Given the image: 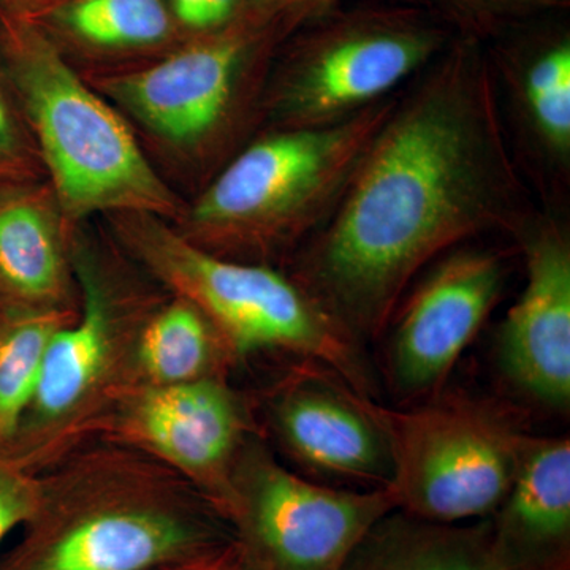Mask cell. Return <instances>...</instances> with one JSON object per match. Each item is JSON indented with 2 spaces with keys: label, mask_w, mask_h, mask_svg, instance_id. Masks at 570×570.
<instances>
[{
  "label": "cell",
  "mask_w": 570,
  "mask_h": 570,
  "mask_svg": "<svg viewBox=\"0 0 570 570\" xmlns=\"http://www.w3.org/2000/svg\"><path fill=\"white\" fill-rule=\"evenodd\" d=\"M535 208L487 45L455 36L396 94L335 213L287 275L365 346L387 333L426 266L487 236L513 242Z\"/></svg>",
  "instance_id": "6da1fadb"
},
{
  "label": "cell",
  "mask_w": 570,
  "mask_h": 570,
  "mask_svg": "<svg viewBox=\"0 0 570 570\" xmlns=\"http://www.w3.org/2000/svg\"><path fill=\"white\" fill-rule=\"evenodd\" d=\"M36 474V509L0 570H168L234 542L193 482L118 439L80 442Z\"/></svg>",
  "instance_id": "7a4b0ae2"
},
{
  "label": "cell",
  "mask_w": 570,
  "mask_h": 570,
  "mask_svg": "<svg viewBox=\"0 0 570 570\" xmlns=\"http://www.w3.org/2000/svg\"><path fill=\"white\" fill-rule=\"evenodd\" d=\"M396 94L336 126L258 134L197 198L184 236L230 261H291L335 213Z\"/></svg>",
  "instance_id": "3957f363"
},
{
  "label": "cell",
  "mask_w": 570,
  "mask_h": 570,
  "mask_svg": "<svg viewBox=\"0 0 570 570\" xmlns=\"http://www.w3.org/2000/svg\"><path fill=\"white\" fill-rule=\"evenodd\" d=\"M116 230L146 272L209 318L235 362L295 356L373 397L376 381L362 344L287 273L208 253L149 214H121Z\"/></svg>",
  "instance_id": "277c9868"
},
{
  "label": "cell",
  "mask_w": 570,
  "mask_h": 570,
  "mask_svg": "<svg viewBox=\"0 0 570 570\" xmlns=\"http://www.w3.org/2000/svg\"><path fill=\"white\" fill-rule=\"evenodd\" d=\"M455 33L426 7L363 3L322 11L294 32L266 82L268 129H324L395 96Z\"/></svg>",
  "instance_id": "5b68a950"
},
{
  "label": "cell",
  "mask_w": 570,
  "mask_h": 570,
  "mask_svg": "<svg viewBox=\"0 0 570 570\" xmlns=\"http://www.w3.org/2000/svg\"><path fill=\"white\" fill-rule=\"evenodd\" d=\"M367 407L387 439L395 510L434 523L493 515L531 444L501 404L466 393L409 409L370 397Z\"/></svg>",
  "instance_id": "8992f818"
},
{
  "label": "cell",
  "mask_w": 570,
  "mask_h": 570,
  "mask_svg": "<svg viewBox=\"0 0 570 570\" xmlns=\"http://www.w3.org/2000/svg\"><path fill=\"white\" fill-rule=\"evenodd\" d=\"M17 75L56 194L71 219L99 212L156 217L176 212L174 194L127 124L55 48L40 40L29 43Z\"/></svg>",
  "instance_id": "52a82bcc"
},
{
  "label": "cell",
  "mask_w": 570,
  "mask_h": 570,
  "mask_svg": "<svg viewBox=\"0 0 570 570\" xmlns=\"http://www.w3.org/2000/svg\"><path fill=\"white\" fill-rule=\"evenodd\" d=\"M393 510L385 489H335L302 478L255 433L236 456L219 513L254 570H343Z\"/></svg>",
  "instance_id": "ba28073f"
},
{
  "label": "cell",
  "mask_w": 570,
  "mask_h": 570,
  "mask_svg": "<svg viewBox=\"0 0 570 570\" xmlns=\"http://www.w3.org/2000/svg\"><path fill=\"white\" fill-rule=\"evenodd\" d=\"M81 307L52 335L41 363L31 406L10 441L0 449L28 471L41 468L80 442L137 387L135 346L146 316L126 318L110 287L92 264L75 262Z\"/></svg>",
  "instance_id": "9c48e42d"
},
{
  "label": "cell",
  "mask_w": 570,
  "mask_h": 570,
  "mask_svg": "<svg viewBox=\"0 0 570 570\" xmlns=\"http://www.w3.org/2000/svg\"><path fill=\"white\" fill-rule=\"evenodd\" d=\"M475 242L426 266L396 306L387 332L390 382L397 396L436 392L501 302L512 249Z\"/></svg>",
  "instance_id": "30bf717a"
},
{
  "label": "cell",
  "mask_w": 570,
  "mask_h": 570,
  "mask_svg": "<svg viewBox=\"0 0 570 570\" xmlns=\"http://www.w3.org/2000/svg\"><path fill=\"white\" fill-rule=\"evenodd\" d=\"M510 149L540 208L570 205V29L540 18L487 45Z\"/></svg>",
  "instance_id": "8fae6325"
},
{
  "label": "cell",
  "mask_w": 570,
  "mask_h": 570,
  "mask_svg": "<svg viewBox=\"0 0 570 570\" xmlns=\"http://www.w3.org/2000/svg\"><path fill=\"white\" fill-rule=\"evenodd\" d=\"M255 433L262 430L247 397L227 377H208L130 389L96 436L118 439L168 464L219 512L236 456Z\"/></svg>",
  "instance_id": "7c38bea8"
},
{
  "label": "cell",
  "mask_w": 570,
  "mask_h": 570,
  "mask_svg": "<svg viewBox=\"0 0 570 570\" xmlns=\"http://www.w3.org/2000/svg\"><path fill=\"white\" fill-rule=\"evenodd\" d=\"M527 284L497 337L502 374L546 406L570 403V225L568 213L538 208L513 238Z\"/></svg>",
  "instance_id": "4fadbf2b"
},
{
  "label": "cell",
  "mask_w": 570,
  "mask_h": 570,
  "mask_svg": "<svg viewBox=\"0 0 570 570\" xmlns=\"http://www.w3.org/2000/svg\"><path fill=\"white\" fill-rule=\"evenodd\" d=\"M314 363L295 366L266 390L262 423L287 455L317 474L385 489L392 475L387 439L343 379ZM373 400V397H371Z\"/></svg>",
  "instance_id": "5bb4252c"
},
{
  "label": "cell",
  "mask_w": 570,
  "mask_h": 570,
  "mask_svg": "<svg viewBox=\"0 0 570 570\" xmlns=\"http://www.w3.org/2000/svg\"><path fill=\"white\" fill-rule=\"evenodd\" d=\"M490 521L501 570H569L570 441L532 438Z\"/></svg>",
  "instance_id": "9a60e30c"
},
{
  "label": "cell",
  "mask_w": 570,
  "mask_h": 570,
  "mask_svg": "<svg viewBox=\"0 0 570 570\" xmlns=\"http://www.w3.org/2000/svg\"><path fill=\"white\" fill-rule=\"evenodd\" d=\"M70 265L47 209L29 195L0 198V309L77 311Z\"/></svg>",
  "instance_id": "2e32d148"
},
{
  "label": "cell",
  "mask_w": 570,
  "mask_h": 570,
  "mask_svg": "<svg viewBox=\"0 0 570 570\" xmlns=\"http://www.w3.org/2000/svg\"><path fill=\"white\" fill-rule=\"evenodd\" d=\"M343 570H501L490 521L434 523L393 510L356 546Z\"/></svg>",
  "instance_id": "e0dca14e"
},
{
  "label": "cell",
  "mask_w": 570,
  "mask_h": 570,
  "mask_svg": "<svg viewBox=\"0 0 570 570\" xmlns=\"http://www.w3.org/2000/svg\"><path fill=\"white\" fill-rule=\"evenodd\" d=\"M234 354L193 303L175 296L142 322L135 346L138 385H176L227 377Z\"/></svg>",
  "instance_id": "ac0fdd59"
},
{
  "label": "cell",
  "mask_w": 570,
  "mask_h": 570,
  "mask_svg": "<svg viewBox=\"0 0 570 570\" xmlns=\"http://www.w3.org/2000/svg\"><path fill=\"white\" fill-rule=\"evenodd\" d=\"M77 313L0 309V449L31 406L48 343Z\"/></svg>",
  "instance_id": "d6986e66"
},
{
  "label": "cell",
  "mask_w": 570,
  "mask_h": 570,
  "mask_svg": "<svg viewBox=\"0 0 570 570\" xmlns=\"http://www.w3.org/2000/svg\"><path fill=\"white\" fill-rule=\"evenodd\" d=\"M67 21L82 39L102 47L156 43L170 29L163 0H78Z\"/></svg>",
  "instance_id": "ffe728a7"
},
{
  "label": "cell",
  "mask_w": 570,
  "mask_h": 570,
  "mask_svg": "<svg viewBox=\"0 0 570 570\" xmlns=\"http://www.w3.org/2000/svg\"><path fill=\"white\" fill-rule=\"evenodd\" d=\"M455 36L489 45L513 29L568 11L570 0H422Z\"/></svg>",
  "instance_id": "44dd1931"
},
{
  "label": "cell",
  "mask_w": 570,
  "mask_h": 570,
  "mask_svg": "<svg viewBox=\"0 0 570 570\" xmlns=\"http://www.w3.org/2000/svg\"><path fill=\"white\" fill-rule=\"evenodd\" d=\"M37 498V474L0 452V543L31 519Z\"/></svg>",
  "instance_id": "7402d4cb"
},
{
  "label": "cell",
  "mask_w": 570,
  "mask_h": 570,
  "mask_svg": "<svg viewBox=\"0 0 570 570\" xmlns=\"http://www.w3.org/2000/svg\"><path fill=\"white\" fill-rule=\"evenodd\" d=\"M176 17L197 31H220L242 17L245 0H171Z\"/></svg>",
  "instance_id": "603a6c76"
},
{
  "label": "cell",
  "mask_w": 570,
  "mask_h": 570,
  "mask_svg": "<svg viewBox=\"0 0 570 570\" xmlns=\"http://www.w3.org/2000/svg\"><path fill=\"white\" fill-rule=\"evenodd\" d=\"M168 570H254L234 542Z\"/></svg>",
  "instance_id": "cb8c5ba5"
},
{
  "label": "cell",
  "mask_w": 570,
  "mask_h": 570,
  "mask_svg": "<svg viewBox=\"0 0 570 570\" xmlns=\"http://www.w3.org/2000/svg\"><path fill=\"white\" fill-rule=\"evenodd\" d=\"M20 159V137L9 105L0 91V176L13 171Z\"/></svg>",
  "instance_id": "d4e9b609"
},
{
  "label": "cell",
  "mask_w": 570,
  "mask_h": 570,
  "mask_svg": "<svg viewBox=\"0 0 570 570\" xmlns=\"http://www.w3.org/2000/svg\"><path fill=\"white\" fill-rule=\"evenodd\" d=\"M311 2L321 3V6H325V7H335V6H340V3L343 2V0H311ZM396 2L411 3V6L425 7V6H423L422 0H396Z\"/></svg>",
  "instance_id": "484cf974"
},
{
  "label": "cell",
  "mask_w": 570,
  "mask_h": 570,
  "mask_svg": "<svg viewBox=\"0 0 570 570\" xmlns=\"http://www.w3.org/2000/svg\"><path fill=\"white\" fill-rule=\"evenodd\" d=\"M246 2L255 9V7L273 6V3L284 2V0H246ZM307 2H309V0H307Z\"/></svg>",
  "instance_id": "4316f807"
}]
</instances>
